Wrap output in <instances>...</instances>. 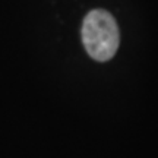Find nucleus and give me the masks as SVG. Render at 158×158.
I'll return each instance as SVG.
<instances>
[{
	"label": "nucleus",
	"mask_w": 158,
	"mask_h": 158,
	"mask_svg": "<svg viewBox=\"0 0 158 158\" xmlns=\"http://www.w3.org/2000/svg\"><path fill=\"white\" fill-rule=\"evenodd\" d=\"M85 50L97 62H107L116 54L120 43L118 27L114 18L106 10L89 12L82 25Z\"/></svg>",
	"instance_id": "f257e3e1"
}]
</instances>
